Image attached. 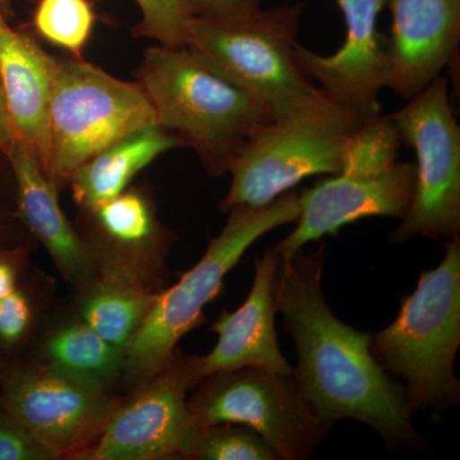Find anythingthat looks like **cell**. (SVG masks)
<instances>
[{
  "label": "cell",
  "mask_w": 460,
  "mask_h": 460,
  "mask_svg": "<svg viewBox=\"0 0 460 460\" xmlns=\"http://www.w3.org/2000/svg\"><path fill=\"white\" fill-rule=\"evenodd\" d=\"M141 11L136 35L166 48H186L192 14L184 0H136Z\"/></svg>",
  "instance_id": "d4e9b609"
},
{
  "label": "cell",
  "mask_w": 460,
  "mask_h": 460,
  "mask_svg": "<svg viewBox=\"0 0 460 460\" xmlns=\"http://www.w3.org/2000/svg\"><path fill=\"white\" fill-rule=\"evenodd\" d=\"M49 367L104 389L119 372L123 350L109 344L86 323L58 332L47 347Z\"/></svg>",
  "instance_id": "d6986e66"
},
{
  "label": "cell",
  "mask_w": 460,
  "mask_h": 460,
  "mask_svg": "<svg viewBox=\"0 0 460 460\" xmlns=\"http://www.w3.org/2000/svg\"><path fill=\"white\" fill-rule=\"evenodd\" d=\"M96 14L90 0H39L32 26L45 41L83 58Z\"/></svg>",
  "instance_id": "603a6c76"
},
{
  "label": "cell",
  "mask_w": 460,
  "mask_h": 460,
  "mask_svg": "<svg viewBox=\"0 0 460 460\" xmlns=\"http://www.w3.org/2000/svg\"><path fill=\"white\" fill-rule=\"evenodd\" d=\"M325 244L280 260L274 281L277 313L295 341L298 363L292 376L321 420L334 426L354 420L374 429L387 444L417 447L404 387L371 352V335L339 320L323 292Z\"/></svg>",
  "instance_id": "6da1fadb"
},
{
  "label": "cell",
  "mask_w": 460,
  "mask_h": 460,
  "mask_svg": "<svg viewBox=\"0 0 460 460\" xmlns=\"http://www.w3.org/2000/svg\"><path fill=\"white\" fill-rule=\"evenodd\" d=\"M460 345V239H450L443 261L420 272L419 286L402 299L396 319L371 335V352L385 371L404 378L413 417L423 408L458 404L454 361Z\"/></svg>",
  "instance_id": "277c9868"
},
{
  "label": "cell",
  "mask_w": 460,
  "mask_h": 460,
  "mask_svg": "<svg viewBox=\"0 0 460 460\" xmlns=\"http://www.w3.org/2000/svg\"><path fill=\"white\" fill-rule=\"evenodd\" d=\"M0 12V81L18 140L38 157L49 174V105L57 58L31 36L12 29ZM49 177V175H48Z\"/></svg>",
  "instance_id": "2e32d148"
},
{
  "label": "cell",
  "mask_w": 460,
  "mask_h": 460,
  "mask_svg": "<svg viewBox=\"0 0 460 460\" xmlns=\"http://www.w3.org/2000/svg\"><path fill=\"white\" fill-rule=\"evenodd\" d=\"M31 321L29 299L18 288L0 298V347L12 348L25 337Z\"/></svg>",
  "instance_id": "4316f807"
},
{
  "label": "cell",
  "mask_w": 460,
  "mask_h": 460,
  "mask_svg": "<svg viewBox=\"0 0 460 460\" xmlns=\"http://www.w3.org/2000/svg\"><path fill=\"white\" fill-rule=\"evenodd\" d=\"M53 458H57L56 454L23 428L0 402V460Z\"/></svg>",
  "instance_id": "484cf974"
},
{
  "label": "cell",
  "mask_w": 460,
  "mask_h": 460,
  "mask_svg": "<svg viewBox=\"0 0 460 460\" xmlns=\"http://www.w3.org/2000/svg\"><path fill=\"white\" fill-rule=\"evenodd\" d=\"M189 410L198 428L229 423L253 429L283 460L313 456L332 429L314 413L292 375L265 368H239L206 377Z\"/></svg>",
  "instance_id": "9c48e42d"
},
{
  "label": "cell",
  "mask_w": 460,
  "mask_h": 460,
  "mask_svg": "<svg viewBox=\"0 0 460 460\" xmlns=\"http://www.w3.org/2000/svg\"><path fill=\"white\" fill-rule=\"evenodd\" d=\"M392 35L387 39V89L410 100L444 75L460 41V0H387Z\"/></svg>",
  "instance_id": "5bb4252c"
},
{
  "label": "cell",
  "mask_w": 460,
  "mask_h": 460,
  "mask_svg": "<svg viewBox=\"0 0 460 460\" xmlns=\"http://www.w3.org/2000/svg\"><path fill=\"white\" fill-rule=\"evenodd\" d=\"M402 138L390 115L359 124L345 142L341 174L374 175L398 162Z\"/></svg>",
  "instance_id": "7402d4cb"
},
{
  "label": "cell",
  "mask_w": 460,
  "mask_h": 460,
  "mask_svg": "<svg viewBox=\"0 0 460 460\" xmlns=\"http://www.w3.org/2000/svg\"><path fill=\"white\" fill-rule=\"evenodd\" d=\"M7 163L16 184L18 210L23 222L66 278H86L91 269L89 248L66 220L58 201L57 186L38 157L18 140L7 156Z\"/></svg>",
  "instance_id": "e0dca14e"
},
{
  "label": "cell",
  "mask_w": 460,
  "mask_h": 460,
  "mask_svg": "<svg viewBox=\"0 0 460 460\" xmlns=\"http://www.w3.org/2000/svg\"><path fill=\"white\" fill-rule=\"evenodd\" d=\"M304 3L260 9L233 22L192 18L187 49L235 86L248 91L274 119L338 108L305 74L296 54Z\"/></svg>",
  "instance_id": "3957f363"
},
{
  "label": "cell",
  "mask_w": 460,
  "mask_h": 460,
  "mask_svg": "<svg viewBox=\"0 0 460 460\" xmlns=\"http://www.w3.org/2000/svg\"><path fill=\"white\" fill-rule=\"evenodd\" d=\"M198 357L174 354L171 363L148 385L111 414L102 432L95 460L189 458L198 426L186 392L199 384Z\"/></svg>",
  "instance_id": "30bf717a"
},
{
  "label": "cell",
  "mask_w": 460,
  "mask_h": 460,
  "mask_svg": "<svg viewBox=\"0 0 460 460\" xmlns=\"http://www.w3.org/2000/svg\"><path fill=\"white\" fill-rule=\"evenodd\" d=\"M90 213L102 234L115 246L137 248L147 242L159 246L165 242L153 206L136 190H124Z\"/></svg>",
  "instance_id": "44dd1931"
},
{
  "label": "cell",
  "mask_w": 460,
  "mask_h": 460,
  "mask_svg": "<svg viewBox=\"0 0 460 460\" xmlns=\"http://www.w3.org/2000/svg\"><path fill=\"white\" fill-rule=\"evenodd\" d=\"M155 296L119 281L104 284L87 299L84 323L124 352L147 316Z\"/></svg>",
  "instance_id": "ffe728a7"
},
{
  "label": "cell",
  "mask_w": 460,
  "mask_h": 460,
  "mask_svg": "<svg viewBox=\"0 0 460 460\" xmlns=\"http://www.w3.org/2000/svg\"><path fill=\"white\" fill-rule=\"evenodd\" d=\"M407 102L390 117L402 144L416 151V183L410 208L389 239L450 241L460 234V126L450 104L449 78L441 75Z\"/></svg>",
  "instance_id": "ba28073f"
},
{
  "label": "cell",
  "mask_w": 460,
  "mask_h": 460,
  "mask_svg": "<svg viewBox=\"0 0 460 460\" xmlns=\"http://www.w3.org/2000/svg\"><path fill=\"white\" fill-rule=\"evenodd\" d=\"M2 159V157H0ZM13 247L12 242V223L9 219V211L4 195L0 190V250Z\"/></svg>",
  "instance_id": "4dcf8cb0"
},
{
  "label": "cell",
  "mask_w": 460,
  "mask_h": 460,
  "mask_svg": "<svg viewBox=\"0 0 460 460\" xmlns=\"http://www.w3.org/2000/svg\"><path fill=\"white\" fill-rule=\"evenodd\" d=\"M187 146L180 136L162 126L148 127L111 145L84 163L69 178L74 199L90 211L117 198L136 174L172 148Z\"/></svg>",
  "instance_id": "ac0fdd59"
},
{
  "label": "cell",
  "mask_w": 460,
  "mask_h": 460,
  "mask_svg": "<svg viewBox=\"0 0 460 460\" xmlns=\"http://www.w3.org/2000/svg\"><path fill=\"white\" fill-rule=\"evenodd\" d=\"M335 2L347 26L343 45L332 56H320L296 41V54L305 74L338 108L365 122L380 114L378 93L389 81L387 39L377 29L387 0Z\"/></svg>",
  "instance_id": "7c38bea8"
},
{
  "label": "cell",
  "mask_w": 460,
  "mask_h": 460,
  "mask_svg": "<svg viewBox=\"0 0 460 460\" xmlns=\"http://www.w3.org/2000/svg\"><path fill=\"white\" fill-rule=\"evenodd\" d=\"M190 14L210 22H233L257 13L261 0H184Z\"/></svg>",
  "instance_id": "83f0119b"
},
{
  "label": "cell",
  "mask_w": 460,
  "mask_h": 460,
  "mask_svg": "<svg viewBox=\"0 0 460 460\" xmlns=\"http://www.w3.org/2000/svg\"><path fill=\"white\" fill-rule=\"evenodd\" d=\"M0 384L5 410L57 456L89 443L115 411L104 389L50 367L5 371Z\"/></svg>",
  "instance_id": "8fae6325"
},
{
  "label": "cell",
  "mask_w": 460,
  "mask_h": 460,
  "mask_svg": "<svg viewBox=\"0 0 460 460\" xmlns=\"http://www.w3.org/2000/svg\"><path fill=\"white\" fill-rule=\"evenodd\" d=\"M299 217V193L288 190L270 204L238 206L211 239L204 257L175 286L156 295L140 329L124 350V368L135 380L150 381L164 370L184 334L204 321L205 305L223 289L224 278L257 239Z\"/></svg>",
  "instance_id": "5b68a950"
},
{
  "label": "cell",
  "mask_w": 460,
  "mask_h": 460,
  "mask_svg": "<svg viewBox=\"0 0 460 460\" xmlns=\"http://www.w3.org/2000/svg\"><path fill=\"white\" fill-rule=\"evenodd\" d=\"M153 126H159L156 113L140 84L118 80L84 58H57L48 174L56 186L105 148Z\"/></svg>",
  "instance_id": "8992f818"
},
{
  "label": "cell",
  "mask_w": 460,
  "mask_h": 460,
  "mask_svg": "<svg viewBox=\"0 0 460 460\" xmlns=\"http://www.w3.org/2000/svg\"><path fill=\"white\" fill-rule=\"evenodd\" d=\"M341 108L275 119L253 133L230 163L232 184L220 204H270L313 175L341 174L345 142L362 124Z\"/></svg>",
  "instance_id": "52a82bcc"
},
{
  "label": "cell",
  "mask_w": 460,
  "mask_h": 460,
  "mask_svg": "<svg viewBox=\"0 0 460 460\" xmlns=\"http://www.w3.org/2000/svg\"><path fill=\"white\" fill-rule=\"evenodd\" d=\"M138 77L159 126L180 136L215 177L228 172L253 133L275 120L252 93L217 75L187 48H150Z\"/></svg>",
  "instance_id": "7a4b0ae2"
},
{
  "label": "cell",
  "mask_w": 460,
  "mask_h": 460,
  "mask_svg": "<svg viewBox=\"0 0 460 460\" xmlns=\"http://www.w3.org/2000/svg\"><path fill=\"white\" fill-rule=\"evenodd\" d=\"M18 141L16 127L9 114L7 100H5L4 89L0 81V157L7 159L12 148Z\"/></svg>",
  "instance_id": "f1b7e54d"
},
{
  "label": "cell",
  "mask_w": 460,
  "mask_h": 460,
  "mask_svg": "<svg viewBox=\"0 0 460 460\" xmlns=\"http://www.w3.org/2000/svg\"><path fill=\"white\" fill-rule=\"evenodd\" d=\"M189 458L205 460H277L271 447L253 429L234 425L199 428Z\"/></svg>",
  "instance_id": "cb8c5ba5"
},
{
  "label": "cell",
  "mask_w": 460,
  "mask_h": 460,
  "mask_svg": "<svg viewBox=\"0 0 460 460\" xmlns=\"http://www.w3.org/2000/svg\"><path fill=\"white\" fill-rule=\"evenodd\" d=\"M416 165L396 162L374 175L335 174L299 193L296 226L274 247L280 260L289 259L310 242L337 234L341 226L372 217L402 219L410 208Z\"/></svg>",
  "instance_id": "4fadbf2b"
},
{
  "label": "cell",
  "mask_w": 460,
  "mask_h": 460,
  "mask_svg": "<svg viewBox=\"0 0 460 460\" xmlns=\"http://www.w3.org/2000/svg\"><path fill=\"white\" fill-rule=\"evenodd\" d=\"M0 12L4 14L5 18L11 17L12 0H0Z\"/></svg>",
  "instance_id": "1f68e13d"
},
{
  "label": "cell",
  "mask_w": 460,
  "mask_h": 460,
  "mask_svg": "<svg viewBox=\"0 0 460 460\" xmlns=\"http://www.w3.org/2000/svg\"><path fill=\"white\" fill-rule=\"evenodd\" d=\"M277 251H266L256 259L255 278L244 304L234 313H224L215 321L213 332L219 341L211 353L199 357V376L201 380L211 375L257 367L293 374L292 366L281 353L275 329L274 281L279 268Z\"/></svg>",
  "instance_id": "9a60e30c"
},
{
  "label": "cell",
  "mask_w": 460,
  "mask_h": 460,
  "mask_svg": "<svg viewBox=\"0 0 460 460\" xmlns=\"http://www.w3.org/2000/svg\"><path fill=\"white\" fill-rule=\"evenodd\" d=\"M18 250L7 248L0 250V298L9 295L17 288Z\"/></svg>",
  "instance_id": "f546056e"
}]
</instances>
